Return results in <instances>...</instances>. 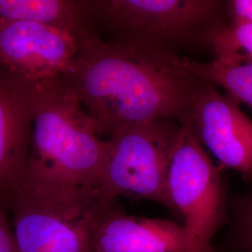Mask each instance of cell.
<instances>
[{"label":"cell","mask_w":252,"mask_h":252,"mask_svg":"<svg viewBox=\"0 0 252 252\" xmlns=\"http://www.w3.org/2000/svg\"><path fill=\"white\" fill-rule=\"evenodd\" d=\"M96 124L98 135L159 120L188 123L203 80L192 60L179 53L103 40L96 33L79 41L61 77Z\"/></svg>","instance_id":"cell-1"},{"label":"cell","mask_w":252,"mask_h":252,"mask_svg":"<svg viewBox=\"0 0 252 252\" xmlns=\"http://www.w3.org/2000/svg\"><path fill=\"white\" fill-rule=\"evenodd\" d=\"M110 203L95 188L28 167L7 200L19 252H91L94 229Z\"/></svg>","instance_id":"cell-2"},{"label":"cell","mask_w":252,"mask_h":252,"mask_svg":"<svg viewBox=\"0 0 252 252\" xmlns=\"http://www.w3.org/2000/svg\"><path fill=\"white\" fill-rule=\"evenodd\" d=\"M61 78L36 82L29 166L73 185L95 188L108 140Z\"/></svg>","instance_id":"cell-3"},{"label":"cell","mask_w":252,"mask_h":252,"mask_svg":"<svg viewBox=\"0 0 252 252\" xmlns=\"http://www.w3.org/2000/svg\"><path fill=\"white\" fill-rule=\"evenodd\" d=\"M94 25L113 41L177 48L207 44L226 27L225 1L218 0H85Z\"/></svg>","instance_id":"cell-4"},{"label":"cell","mask_w":252,"mask_h":252,"mask_svg":"<svg viewBox=\"0 0 252 252\" xmlns=\"http://www.w3.org/2000/svg\"><path fill=\"white\" fill-rule=\"evenodd\" d=\"M177 124L159 120L113 131L96 186L100 195L109 202L119 196L154 201L171 211L166 182L180 132Z\"/></svg>","instance_id":"cell-5"},{"label":"cell","mask_w":252,"mask_h":252,"mask_svg":"<svg viewBox=\"0 0 252 252\" xmlns=\"http://www.w3.org/2000/svg\"><path fill=\"white\" fill-rule=\"evenodd\" d=\"M166 189L171 212L183 220L190 252H219L212 239L227 220L224 186L189 124L180 126Z\"/></svg>","instance_id":"cell-6"},{"label":"cell","mask_w":252,"mask_h":252,"mask_svg":"<svg viewBox=\"0 0 252 252\" xmlns=\"http://www.w3.org/2000/svg\"><path fill=\"white\" fill-rule=\"evenodd\" d=\"M187 124L220 162L238 172L244 180H252V120L236 100L203 80L192 99Z\"/></svg>","instance_id":"cell-7"},{"label":"cell","mask_w":252,"mask_h":252,"mask_svg":"<svg viewBox=\"0 0 252 252\" xmlns=\"http://www.w3.org/2000/svg\"><path fill=\"white\" fill-rule=\"evenodd\" d=\"M79 50L72 35L31 22L0 25V65L34 82L59 79Z\"/></svg>","instance_id":"cell-8"},{"label":"cell","mask_w":252,"mask_h":252,"mask_svg":"<svg viewBox=\"0 0 252 252\" xmlns=\"http://www.w3.org/2000/svg\"><path fill=\"white\" fill-rule=\"evenodd\" d=\"M36 82L0 70V193L8 200L30 161Z\"/></svg>","instance_id":"cell-9"},{"label":"cell","mask_w":252,"mask_h":252,"mask_svg":"<svg viewBox=\"0 0 252 252\" xmlns=\"http://www.w3.org/2000/svg\"><path fill=\"white\" fill-rule=\"evenodd\" d=\"M91 252H190V241L184 226L128 215L114 201L95 224Z\"/></svg>","instance_id":"cell-10"},{"label":"cell","mask_w":252,"mask_h":252,"mask_svg":"<svg viewBox=\"0 0 252 252\" xmlns=\"http://www.w3.org/2000/svg\"><path fill=\"white\" fill-rule=\"evenodd\" d=\"M12 22L54 27L78 41L95 33L85 0H0V25Z\"/></svg>","instance_id":"cell-11"},{"label":"cell","mask_w":252,"mask_h":252,"mask_svg":"<svg viewBox=\"0 0 252 252\" xmlns=\"http://www.w3.org/2000/svg\"><path fill=\"white\" fill-rule=\"evenodd\" d=\"M192 68L199 79L221 87L238 103L252 109V62L227 64L192 60Z\"/></svg>","instance_id":"cell-12"},{"label":"cell","mask_w":252,"mask_h":252,"mask_svg":"<svg viewBox=\"0 0 252 252\" xmlns=\"http://www.w3.org/2000/svg\"><path fill=\"white\" fill-rule=\"evenodd\" d=\"M209 46L217 63L252 62V24L227 25L212 36Z\"/></svg>","instance_id":"cell-13"},{"label":"cell","mask_w":252,"mask_h":252,"mask_svg":"<svg viewBox=\"0 0 252 252\" xmlns=\"http://www.w3.org/2000/svg\"><path fill=\"white\" fill-rule=\"evenodd\" d=\"M232 214L229 249L231 252H252V191L234 199Z\"/></svg>","instance_id":"cell-14"},{"label":"cell","mask_w":252,"mask_h":252,"mask_svg":"<svg viewBox=\"0 0 252 252\" xmlns=\"http://www.w3.org/2000/svg\"><path fill=\"white\" fill-rule=\"evenodd\" d=\"M8 211L7 200L0 193V252H19L13 230L9 225Z\"/></svg>","instance_id":"cell-15"},{"label":"cell","mask_w":252,"mask_h":252,"mask_svg":"<svg viewBox=\"0 0 252 252\" xmlns=\"http://www.w3.org/2000/svg\"><path fill=\"white\" fill-rule=\"evenodd\" d=\"M225 10L230 26L252 24V0L225 1Z\"/></svg>","instance_id":"cell-16"},{"label":"cell","mask_w":252,"mask_h":252,"mask_svg":"<svg viewBox=\"0 0 252 252\" xmlns=\"http://www.w3.org/2000/svg\"><path fill=\"white\" fill-rule=\"evenodd\" d=\"M1 69H2V66H1V65H0V70H1Z\"/></svg>","instance_id":"cell-17"}]
</instances>
